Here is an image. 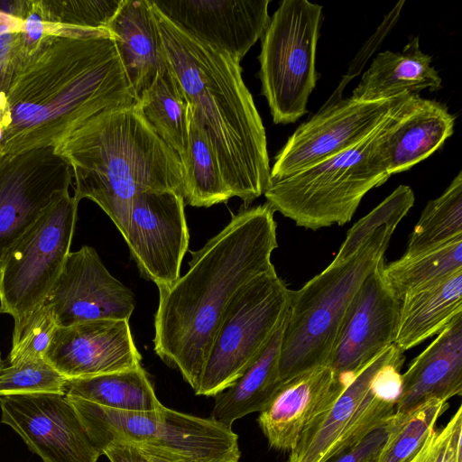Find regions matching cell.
<instances>
[{
  "label": "cell",
  "instance_id": "cell-39",
  "mask_svg": "<svg viewBox=\"0 0 462 462\" xmlns=\"http://www.w3.org/2000/svg\"><path fill=\"white\" fill-rule=\"evenodd\" d=\"M388 435L387 422L333 462H373Z\"/></svg>",
  "mask_w": 462,
  "mask_h": 462
},
{
  "label": "cell",
  "instance_id": "cell-3",
  "mask_svg": "<svg viewBox=\"0 0 462 462\" xmlns=\"http://www.w3.org/2000/svg\"><path fill=\"white\" fill-rule=\"evenodd\" d=\"M154 11L169 67L204 126L225 185L247 206L268 188L271 167L265 129L240 62Z\"/></svg>",
  "mask_w": 462,
  "mask_h": 462
},
{
  "label": "cell",
  "instance_id": "cell-11",
  "mask_svg": "<svg viewBox=\"0 0 462 462\" xmlns=\"http://www.w3.org/2000/svg\"><path fill=\"white\" fill-rule=\"evenodd\" d=\"M402 353L393 344L356 373L340 376L342 388L301 432L288 462H333L385 424L396 402L378 388L374 377Z\"/></svg>",
  "mask_w": 462,
  "mask_h": 462
},
{
  "label": "cell",
  "instance_id": "cell-1",
  "mask_svg": "<svg viewBox=\"0 0 462 462\" xmlns=\"http://www.w3.org/2000/svg\"><path fill=\"white\" fill-rule=\"evenodd\" d=\"M137 102L110 31L70 27L50 35L0 95V157L53 146L92 116Z\"/></svg>",
  "mask_w": 462,
  "mask_h": 462
},
{
  "label": "cell",
  "instance_id": "cell-33",
  "mask_svg": "<svg viewBox=\"0 0 462 462\" xmlns=\"http://www.w3.org/2000/svg\"><path fill=\"white\" fill-rule=\"evenodd\" d=\"M123 0H34L49 23L82 29H106Z\"/></svg>",
  "mask_w": 462,
  "mask_h": 462
},
{
  "label": "cell",
  "instance_id": "cell-17",
  "mask_svg": "<svg viewBox=\"0 0 462 462\" xmlns=\"http://www.w3.org/2000/svg\"><path fill=\"white\" fill-rule=\"evenodd\" d=\"M384 260L366 277L352 300L327 365L336 375L356 373L394 344L401 300L387 285Z\"/></svg>",
  "mask_w": 462,
  "mask_h": 462
},
{
  "label": "cell",
  "instance_id": "cell-35",
  "mask_svg": "<svg viewBox=\"0 0 462 462\" xmlns=\"http://www.w3.org/2000/svg\"><path fill=\"white\" fill-rule=\"evenodd\" d=\"M67 380L45 358L4 365L0 369V396L35 393L65 394Z\"/></svg>",
  "mask_w": 462,
  "mask_h": 462
},
{
  "label": "cell",
  "instance_id": "cell-24",
  "mask_svg": "<svg viewBox=\"0 0 462 462\" xmlns=\"http://www.w3.org/2000/svg\"><path fill=\"white\" fill-rule=\"evenodd\" d=\"M424 53L419 37L410 38L399 52L384 51L374 58L351 97L362 101H382L423 89H440L442 79Z\"/></svg>",
  "mask_w": 462,
  "mask_h": 462
},
{
  "label": "cell",
  "instance_id": "cell-23",
  "mask_svg": "<svg viewBox=\"0 0 462 462\" xmlns=\"http://www.w3.org/2000/svg\"><path fill=\"white\" fill-rule=\"evenodd\" d=\"M106 29L115 36L119 56L138 101L157 73L168 67L151 0H123Z\"/></svg>",
  "mask_w": 462,
  "mask_h": 462
},
{
  "label": "cell",
  "instance_id": "cell-4",
  "mask_svg": "<svg viewBox=\"0 0 462 462\" xmlns=\"http://www.w3.org/2000/svg\"><path fill=\"white\" fill-rule=\"evenodd\" d=\"M53 146L71 167L76 200L97 204L123 236L139 193L172 190L183 196L180 156L155 133L137 103L92 116Z\"/></svg>",
  "mask_w": 462,
  "mask_h": 462
},
{
  "label": "cell",
  "instance_id": "cell-27",
  "mask_svg": "<svg viewBox=\"0 0 462 462\" xmlns=\"http://www.w3.org/2000/svg\"><path fill=\"white\" fill-rule=\"evenodd\" d=\"M65 394L125 411H152L163 406L143 366L90 377L68 379Z\"/></svg>",
  "mask_w": 462,
  "mask_h": 462
},
{
  "label": "cell",
  "instance_id": "cell-28",
  "mask_svg": "<svg viewBox=\"0 0 462 462\" xmlns=\"http://www.w3.org/2000/svg\"><path fill=\"white\" fill-rule=\"evenodd\" d=\"M180 159L183 168V198L186 204L209 208L232 198L204 126L189 105L187 147Z\"/></svg>",
  "mask_w": 462,
  "mask_h": 462
},
{
  "label": "cell",
  "instance_id": "cell-37",
  "mask_svg": "<svg viewBox=\"0 0 462 462\" xmlns=\"http://www.w3.org/2000/svg\"><path fill=\"white\" fill-rule=\"evenodd\" d=\"M56 328L52 311L42 304L32 317L17 345L11 348L8 364L44 358Z\"/></svg>",
  "mask_w": 462,
  "mask_h": 462
},
{
  "label": "cell",
  "instance_id": "cell-26",
  "mask_svg": "<svg viewBox=\"0 0 462 462\" xmlns=\"http://www.w3.org/2000/svg\"><path fill=\"white\" fill-rule=\"evenodd\" d=\"M283 325L245 373L215 396L212 419L231 428L238 419L268 406L283 383L280 373Z\"/></svg>",
  "mask_w": 462,
  "mask_h": 462
},
{
  "label": "cell",
  "instance_id": "cell-41",
  "mask_svg": "<svg viewBox=\"0 0 462 462\" xmlns=\"http://www.w3.org/2000/svg\"><path fill=\"white\" fill-rule=\"evenodd\" d=\"M14 17L11 16V15H8L6 14H4L2 12H0V24L4 23H6V22H9L13 19Z\"/></svg>",
  "mask_w": 462,
  "mask_h": 462
},
{
  "label": "cell",
  "instance_id": "cell-22",
  "mask_svg": "<svg viewBox=\"0 0 462 462\" xmlns=\"http://www.w3.org/2000/svg\"><path fill=\"white\" fill-rule=\"evenodd\" d=\"M462 393V313L410 364L402 374L396 412L410 411L432 400Z\"/></svg>",
  "mask_w": 462,
  "mask_h": 462
},
{
  "label": "cell",
  "instance_id": "cell-20",
  "mask_svg": "<svg viewBox=\"0 0 462 462\" xmlns=\"http://www.w3.org/2000/svg\"><path fill=\"white\" fill-rule=\"evenodd\" d=\"M343 384L344 378L328 365L284 381L257 419L269 446L290 452L304 429L330 403Z\"/></svg>",
  "mask_w": 462,
  "mask_h": 462
},
{
  "label": "cell",
  "instance_id": "cell-6",
  "mask_svg": "<svg viewBox=\"0 0 462 462\" xmlns=\"http://www.w3.org/2000/svg\"><path fill=\"white\" fill-rule=\"evenodd\" d=\"M396 107L356 145L290 176L271 180L263 193L266 203L274 212L307 229L349 222L364 196L391 177L383 154L382 136Z\"/></svg>",
  "mask_w": 462,
  "mask_h": 462
},
{
  "label": "cell",
  "instance_id": "cell-7",
  "mask_svg": "<svg viewBox=\"0 0 462 462\" xmlns=\"http://www.w3.org/2000/svg\"><path fill=\"white\" fill-rule=\"evenodd\" d=\"M68 397L102 454L110 445L126 444L162 462L240 459L238 436L211 417H198L164 406L152 411H125Z\"/></svg>",
  "mask_w": 462,
  "mask_h": 462
},
{
  "label": "cell",
  "instance_id": "cell-14",
  "mask_svg": "<svg viewBox=\"0 0 462 462\" xmlns=\"http://www.w3.org/2000/svg\"><path fill=\"white\" fill-rule=\"evenodd\" d=\"M142 275L158 289L180 276L189 234L182 195L172 190H145L133 200L123 236Z\"/></svg>",
  "mask_w": 462,
  "mask_h": 462
},
{
  "label": "cell",
  "instance_id": "cell-9",
  "mask_svg": "<svg viewBox=\"0 0 462 462\" xmlns=\"http://www.w3.org/2000/svg\"><path fill=\"white\" fill-rule=\"evenodd\" d=\"M322 9L308 0H283L261 37L258 76L274 124L294 123L307 113L318 79Z\"/></svg>",
  "mask_w": 462,
  "mask_h": 462
},
{
  "label": "cell",
  "instance_id": "cell-10",
  "mask_svg": "<svg viewBox=\"0 0 462 462\" xmlns=\"http://www.w3.org/2000/svg\"><path fill=\"white\" fill-rule=\"evenodd\" d=\"M291 296V290L275 268L238 291L222 317L195 391L197 395L215 397L245 373L284 323Z\"/></svg>",
  "mask_w": 462,
  "mask_h": 462
},
{
  "label": "cell",
  "instance_id": "cell-25",
  "mask_svg": "<svg viewBox=\"0 0 462 462\" xmlns=\"http://www.w3.org/2000/svg\"><path fill=\"white\" fill-rule=\"evenodd\" d=\"M461 313L462 269L403 296L394 344L404 352L439 334Z\"/></svg>",
  "mask_w": 462,
  "mask_h": 462
},
{
  "label": "cell",
  "instance_id": "cell-2",
  "mask_svg": "<svg viewBox=\"0 0 462 462\" xmlns=\"http://www.w3.org/2000/svg\"><path fill=\"white\" fill-rule=\"evenodd\" d=\"M273 214L267 203L239 210L199 250L190 252L184 275L159 289L153 350L194 392L230 301L255 277L274 269Z\"/></svg>",
  "mask_w": 462,
  "mask_h": 462
},
{
  "label": "cell",
  "instance_id": "cell-19",
  "mask_svg": "<svg viewBox=\"0 0 462 462\" xmlns=\"http://www.w3.org/2000/svg\"><path fill=\"white\" fill-rule=\"evenodd\" d=\"M44 358L67 379L142 366L126 319H97L57 327Z\"/></svg>",
  "mask_w": 462,
  "mask_h": 462
},
{
  "label": "cell",
  "instance_id": "cell-38",
  "mask_svg": "<svg viewBox=\"0 0 462 462\" xmlns=\"http://www.w3.org/2000/svg\"><path fill=\"white\" fill-rule=\"evenodd\" d=\"M22 29L23 20L15 17L0 24V95L7 90L24 57Z\"/></svg>",
  "mask_w": 462,
  "mask_h": 462
},
{
  "label": "cell",
  "instance_id": "cell-43",
  "mask_svg": "<svg viewBox=\"0 0 462 462\" xmlns=\"http://www.w3.org/2000/svg\"><path fill=\"white\" fill-rule=\"evenodd\" d=\"M2 136H3V130L0 127V143H1V140H2Z\"/></svg>",
  "mask_w": 462,
  "mask_h": 462
},
{
  "label": "cell",
  "instance_id": "cell-40",
  "mask_svg": "<svg viewBox=\"0 0 462 462\" xmlns=\"http://www.w3.org/2000/svg\"><path fill=\"white\" fill-rule=\"evenodd\" d=\"M102 455H106L110 462H162L126 444L110 445Z\"/></svg>",
  "mask_w": 462,
  "mask_h": 462
},
{
  "label": "cell",
  "instance_id": "cell-29",
  "mask_svg": "<svg viewBox=\"0 0 462 462\" xmlns=\"http://www.w3.org/2000/svg\"><path fill=\"white\" fill-rule=\"evenodd\" d=\"M137 106L155 133L182 155L188 141L189 102L169 64L143 91Z\"/></svg>",
  "mask_w": 462,
  "mask_h": 462
},
{
  "label": "cell",
  "instance_id": "cell-21",
  "mask_svg": "<svg viewBox=\"0 0 462 462\" xmlns=\"http://www.w3.org/2000/svg\"><path fill=\"white\" fill-rule=\"evenodd\" d=\"M455 120L442 103L405 95L382 136L389 174L407 171L439 150L453 134Z\"/></svg>",
  "mask_w": 462,
  "mask_h": 462
},
{
  "label": "cell",
  "instance_id": "cell-31",
  "mask_svg": "<svg viewBox=\"0 0 462 462\" xmlns=\"http://www.w3.org/2000/svg\"><path fill=\"white\" fill-rule=\"evenodd\" d=\"M462 236V172L430 200L411 234L405 255L434 249Z\"/></svg>",
  "mask_w": 462,
  "mask_h": 462
},
{
  "label": "cell",
  "instance_id": "cell-18",
  "mask_svg": "<svg viewBox=\"0 0 462 462\" xmlns=\"http://www.w3.org/2000/svg\"><path fill=\"white\" fill-rule=\"evenodd\" d=\"M153 7L193 38L241 62L263 36L270 0H151Z\"/></svg>",
  "mask_w": 462,
  "mask_h": 462
},
{
  "label": "cell",
  "instance_id": "cell-36",
  "mask_svg": "<svg viewBox=\"0 0 462 462\" xmlns=\"http://www.w3.org/2000/svg\"><path fill=\"white\" fill-rule=\"evenodd\" d=\"M462 407L442 428H433L408 462H462Z\"/></svg>",
  "mask_w": 462,
  "mask_h": 462
},
{
  "label": "cell",
  "instance_id": "cell-32",
  "mask_svg": "<svg viewBox=\"0 0 462 462\" xmlns=\"http://www.w3.org/2000/svg\"><path fill=\"white\" fill-rule=\"evenodd\" d=\"M448 408V401L432 399L410 411H394L387 421V439L373 462H408Z\"/></svg>",
  "mask_w": 462,
  "mask_h": 462
},
{
  "label": "cell",
  "instance_id": "cell-34",
  "mask_svg": "<svg viewBox=\"0 0 462 462\" xmlns=\"http://www.w3.org/2000/svg\"><path fill=\"white\" fill-rule=\"evenodd\" d=\"M414 200V193L411 187L398 186L347 231L346 239L331 263H337L347 259L374 231L382 226L389 223L397 226L412 208Z\"/></svg>",
  "mask_w": 462,
  "mask_h": 462
},
{
  "label": "cell",
  "instance_id": "cell-30",
  "mask_svg": "<svg viewBox=\"0 0 462 462\" xmlns=\"http://www.w3.org/2000/svg\"><path fill=\"white\" fill-rule=\"evenodd\" d=\"M462 269V236L431 250L403 254L383 266V278L400 300L405 294Z\"/></svg>",
  "mask_w": 462,
  "mask_h": 462
},
{
  "label": "cell",
  "instance_id": "cell-12",
  "mask_svg": "<svg viewBox=\"0 0 462 462\" xmlns=\"http://www.w3.org/2000/svg\"><path fill=\"white\" fill-rule=\"evenodd\" d=\"M403 96L382 101L351 97L328 101L288 138L275 156L271 180L290 176L356 145L389 116Z\"/></svg>",
  "mask_w": 462,
  "mask_h": 462
},
{
  "label": "cell",
  "instance_id": "cell-15",
  "mask_svg": "<svg viewBox=\"0 0 462 462\" xmlns=\"http://www.w3.org/2000/svg\"><path fill=\"white\" fill-rule=\"evenodd\" d=\"M1 421L10 426L43 462H97L92 442L66 394L0 396Z\"/></svg>",
  "mask_w": 462,
  "mask_h": 462
},
{
  "label": "cell",
  "instance_id": "cell-5",
  "mask_svg": "<svg viewBox=\"0 0 462 462\" xmlns=\"http://www.w3.org/2000/svg\"><path fill=\"white\" fill-rule=\"evenodd\" d=\"M396 226H382L347 259L330 263L300 290L291 291L280 351L283 382L327 365L346 310L364 281L384 260Z\"/></svg>",
  "mask_w": 462,
  "mask_h": 462
},
{
  "label": "cell",
  "instance_id": "cell-8",
  "mask_svg": "<svg viewBox=\"0 0 462 462\" xmlns=\"http://www.w3.org/2000/svg\"><path fill=\"white\" fill-rule=\"evenodd\" d=\"M79 203L69 191L62 194L9 249L0 265V313L14 319L12 347L60 274L70 253Z\"/></svg>",
  "mask_w": 462,
  "mask_h": 462
},
{
  "label": "cell",
  "instance_id": "cell-16",
  "mask_svg": "<svg viewBox=\"0 0 462 462\" xmlns=\"http://www.w3.org/2000/svg\"><path fill=\"white\" fill-rule=\"evenodd\" d=\"M43 304L57 327L97 319L129 320L135 300L132 291L106 268L97 251L83 245L70 252Z\"/></svg>",
  "mask_w": 462,
  "mask_h": 462
},
{
  "label": "cell",
  "instance_id": "cell-42",
  "mask_svg": "<svg viewBox=\"0 0 462 462\" xmlns=\"http://www.w3.org/2000/svg\"><path fill=\"white\" fill-rule=\"evenodd\" d=\"M5 363L2 359V356H1V352H0V369L4 366Z\"/></svg>",
  "mask_w": 462,
  "mask_h": 462
},
{
  "label": "cell",
  "instance_id": "cell-13",
  "mask_svg": "<svg viewBox=\"0 0 462 462\" xmlns=\"http://www.w3.org/2000/svg\"><path fill=\"white\" fill-rule=\"evenodd\" d=\"M69 163L44 146L0 157V265L9 249L72 181Z\"/></svg>",
  "mask_w": 462,
  "mask_h": 462
}]
</instances>
